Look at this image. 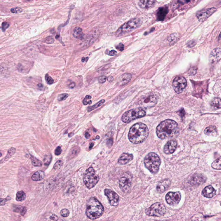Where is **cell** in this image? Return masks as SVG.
I'll use <instances>...</instances> for the list:
<instances>
[{"label": "cell", "instance_id": "cell-17", "mask_svg": "<svg viewBox=\"0 0 221 221\" xmlns=\"http://www.w3.org/2000/svg\"><path fill=\"white\" fill-rule=\"evenodd\" d=\"M171 181L169 179H164L158 182L156 190L158 192L161 193L166 191L170 186Z\"/></svg>", "mask_w": 221, "mask_h": 221}, {"label": "cell", "instance_id": "cell-15", "mask_svg": "<svg viewBox=\"0 0 221 221\" xmlns=\"http://www.w3.org/2000/svg\"><path fill=\"white\" fill-rule=\"evenodd\" d=\"M177 145V142L174 140L169 141L164 146V153L168 155L173 153L176 150Z\"/></svg>", "mask_w": 221, "mask_h": 221}, {"label": "cell", "instance_id": "cell-37", "mask_svg": "<svg viewBox=\"0 0 221 221\" xmlns=\"http://www.w3.org/2000/svg\"><path fill=\"white\" fill-rule=\"evenodd\" d=\"M11 199V197L10 196H7V198L5 199H2V198H0V206H2L5 205L7 201H10Z\"/></svg>", "mask_w": 221, "mask_h": 221}, {"label": "cell", "instance_id": "cell-38", "mask_svg": "<svg viewBox=\"0 0 221 221\" xmlns=\"http://www.w3.org/2000/svg\"><path fill=\"white\" fill-rule=\"evenodd\" d=\"M60 214H61V216H63V217H67L69 215L70 212L68 209H64L60 211Z\"/></svg>", "mask_w": 221, "mask_h": 221}, {"label": "cell", "instance_id": "cell-3", "mask_svg": "<svg viewBox=\"0 0 221 221\" xmlns=\"http://www.w3.org/2000/svg\"><path fill=\"white\" fill-rule=\"evenodd\" d=\"M104 208L103 205L97 199L92 197L88 202L86 209V215L92 220H96L100 217L103 213Z\"/></svg>", "mask_w": 221, "mask_h": 221}, {"label": "cell", "instance_id": "cell-43", "mask_svg": "<svg viewBox=\"0 0 221 221\" xmlns=\"http://www.w3.org/2000/svg\"><path fill=\"white\" fill-rule=\"evenodd\" d=\"M176 34H171L170 36H169V38H168V40L170 42H172V41L176 40Z\"/></svg>", "mask_w": 221, "mask_h": 221}, {"label": "cell", "instance_id": "cell-33", "mask_svg": "<svg viewBox=\"0 0 221 221\" xmlns=\"http://www.w3.org/2000/svg\"><path fill=\"white\" fill-rule=\"evenodd\" d=\"M212 167L213 169H215L220 170L221 166V158H217L215 161H213L212 164Z\"/></svg>", "mask_w": 221, "mask_h": 221}, {"label": "cell", "instance_id": "cell-44", "mask_svg": "<svg viewBox=\"0 0 221 221\" xmlns=\"http://www.w3.org/2000/svg\"><path fill=\"white\" fill-rule=\"evenodd\" d=\"M80 150L78 147H77L76 148H73L72 150L71 151V156H75L79 153V151L78 150Z\"/></svg>", "mask_w": 221, "mask_h": 221}, {"label": "cell", "instance_id": "cell-24", "mask_svg": "<svg viewBox=\"0 0 221 221\" xmlns=\"http://www.w3.org/2000/svg\"><path fill=\"white\" fill-rule=\"evenodd\" d=\"M12 209H13V211L19 213L22 216H24L27 211V209L25 207L20 205H13L12 206Z\"/></svg>", "mask_w": 221, "mask_h": 221}, {"label": "cell", "instance_id": "cell-30", "mask_svg": "<svg viewBox=\"0 0 221 221\" xmlns=\"http://www.w3.org/2000/svg\"><path fill=\"white\" fill-rule=\"evenodd\" d=\"M16 149H15V148H13V147H12V148H10V149H9L8 152H7V154L5 158H3L4 161H6L9 160L10 158L12 157V156L15 154V153H16Z\"/></svg>", "mask_w": 221, "mask_h": 221}, {"label": "cell", "instance_id": "cell-13", "mask_svg": "<svg viewBox=\"0 0 221 221\" xmlns=\"http://www.w3.org/2000/svg\"><path fill=\"white\" fill-rule=\"evenodd\" d=\"M216 10L215 7H212L200 10L196 13V16L199 21L203 22L216 12Z\"/></svg>", "mask_w": 221, "mask_h": 221}, {"label": "cell", "instance_id": "cell-2", "mask_svg": "<svg viewBox=\"0 0 221 221\" xmlns=\"http://www.w3.org/2000/svg\"><path fill=\"white\" fill-rule=\"evenodd\" d=\"M148 135L149 129L147 126L142 123H138L130 128L128 137L132 143L137 144L144 141Z\"/></svg>", "mask_w": 221, "mask_h": 221}, {"label": "cell", "instance_id": "cell-31", "mask_svg": "<svg viewBox=\"0 0 221 221\" xmlns=\"http://www.w3.org/2000/svg\"><path fill=\"white\" fill-rule=\"evenodd\" d=\"M105 103V100H101L98 102L96 104L92 106H89L87 108V110L88 111H91L92 110H94V109H96L97 108L99 107L100 106L103 105Z\"/></svg>", "mask_w": 221, "mask_h": 221}, {"label": "cell", "instance_id": "cell-49", "mask_svg": "<svg viewBox=\"0 0 221 221\" xmlns=\"http://www.w3.org/2000/svg\"><path fill=\"white\" fill-rule=\"evenodd\" d=\"M58 218L57 216L55 214H53L52 216L50 217V220L52 221H57L58 220Z\"/></svg>", "mask_w": 221, "mask_h": 221}, {"label": "cell", "instance_id": "cell-58", "mask_svg": "<svg viewBox=\"0 0 221 221\" xmlns=\"http://www.w3.org/2000/svg\"><path fill=\"white\" fill-rule=\"evenodd\" d=\"M2 155V153H1V151H0V157Z\"/></svg>", "mask_w": 221, "mask_h": 221}, {"label": "cell", "instance_id": "cell-46", "mask_svg": "<svg viewBox=\"0 0 221 221\" xmlns=\"http://www.w3.org/2000/svg\"><path fill=\"white\" fill-rule=\"evenodd\" d=\"M62 152L61 147L60 146H57L55 150V155L56 156L60 155Z\"/></svg>", "mask_w": 221, "mask_h": 221}, {"label": "cell", "instance_id": "cell-57", "mask_svg": "<svg viewBox=\"0 0 221 221\" xmlns=\"http://www.w3.org/2000/svg\"><path fill=\"white\" fill-rule=\"evenodd\" d=\"M93 145H94V143H92L91 144H90L91 146L90 147H89V148H90V149H91V148H92V146H93Z\"/></svg>", "mask_w": 221, "mask_h": 221}, {"label": "cell", "instance_id": "cell-7", "mask_svg": "<svg viewBox=\"0 0 221 221\" xmlns=\"http://www.w3.org/2000/svg\"><path fill=\"white\" fill-rule=\"evenodd\" d=\"M145 110L142 108L131 109L125 112L122 116V121L127 123L136 119L142 118L146 115Z\"/></svg>", "mask_w": 221, "mask_h": 221}, {"label": "cell", "instance_id": "cell-48", "mask_svg": "<svg viewBox=\"0 0 221 221\" xmlns=\"http://www.w3.org/2000/svg\"><path fill=\"white\" fill-rule=\"evenodd\" d=\"M116 48L117 49L122 52L124 49V45L122 43H120L119 44L116 46Z\"/></svg>", "mask_w": 221, "mask_h": 221}, {"label": "cell", "instance_id": "cell-41", "mask_svg": "<svg viewBox=\"0 0 221 221\" xmlns=\"http://www.w3.org/2000/svg\"><path fill=\"white\" fill-rule=\"evenodd\" d=\"M23 10L20 7H15L11 9V12L14 14H19L22 12Z\"/></svg>", "mask_w": 221, "mask_h": 221}, {"label": "cell", "instance_id": "cell-21", "mask_svg": "<svg viewBox=\"0 0 221 221\" xmlns=\"http://www.w3.org/2000/svg\"><path fill=\"white\" fill-rule=\"evenodd\" d=\"M155 4V0H140L139 5L142 9H148L153 7Z\"/></svg>", "mask_w": 221, "mask_h": 221}, {"label": "cell", "instance_id": "cell-47", "mask_svg": "<svg viewBox=\"0 0 221 221\" xmlns=\"http://www.w3.org/2000/svg\"><path fill=\"white\" fill-rule=\"evenodd\" d=\"M106 79L107 77L106 76H100L99 77V79H98V81H99L100 83L103 84V83H104L106 81Z\"/></svg>", "mask_w": 221, "mask_h": 221}, {"label": "cell", "instance_id": "cell-39", "mask_svg": "<svg viewBox=\"0 0 221 221\" xmlns=\"http://www.w3.org/2000/svg\"><path fill=\"white\" fill-rule=\"evenodd\" d=\"M68 97V95L66 93H63V94H60L58 96L57 100L59 101L65 100Z\"/></svg>", "mask_w": 221, "mask_h": 221}, {"label": "cell", "instance_id": "cell-54", "mask_svg": "<svg viewBox=\"0 0 221 221\" xmlns=\"http://www.w3.org/2000/svg\"><path fill=\"white\" fill-rule=\"evenodd\" d=\"M75 86V83H74V82H72V83H71L69 85V87L70 88L72 89L73 88H74Z\"/></svg>", "mask_w": 221, "mask_h": 221}, {"label": "cell", "instance_id": "cell-56", "mask_svg": "<svg viewBox=\"0 0 221 221\" xmlns=\"http://www.w3.org/2000/svg\"><path fill=\"white\" fill-rule=\"evenodd\" d=\"M88 57H87V58H85V57H83L82 59V61L83 62H84L85 61H87V60H86V59H87Z\"/></svg>", "mask_w": 221, "mask_h": 221}, {"label": "cell", "instance_id": "cell-55", "mask_svg": "<svg viewBox=\"0 0 221 221\" xmlns=\"http://www.w3.org/2000/svg\"><path fill=\"white\" fill-rule=\"evenodd\" d=\"M85 136L86 138L87 139H89L90 137V135L88 133H87V132H86Z\"/></svg>", "mask_w": 221, "mask_h": 221}, {"label": "cell", "instance_id": "cell-6", "mask_svg": "<svg viewBox=\"0 0 221 221\" xmlns=\"http://www.w3.org/2000/svg\"><path fill=\"white\" fill-rule=\"evenodd\" d=\"M141 24V21L139 18L133 19L122 25L117 31L116 34L120 36L130 33L139 27Z\"/></svg>", "mask_w": 221, "mask_h": 221}, {"label": "cell", "instance_id": "cell-9", "mask_svg": "<svg viewBox=\"0 0 221 221\" xmlns=\"http://www.w3.org/2000/svg\"><path fill=\"white\" fill-rule=\"evenodd\" d=\"M132 176L129 173H125L119 180L120 188L123 192L127 193L130 191L131 187Z\"/></svg>", "mask_w": 221, "mask_h": 221}, {"label": "cell", "instance_id": "cell-22", "mask_svg": "<svg viewBox=\"0 0 221 221\" xmlns=\"http://www.w3.org/2000/svg\"><path fill=\"white\" fill-rule=\"evenodd\" d=\"M169 12V9L166 7H160L157 13V19L158 21H163Z\"/></svg>", "mask_w": 221, "mask_h": 221}, {"label": "cell", "instance_id": "cell-26", "mask_svg": "<svg viewBox=\"0 0 221 221\" xmlns=\"http://www.w3.org/2000/svg\"><path fill=\"white\" fill-rule=\"evenodd\" d=\"M44 172L43 171H39L33 174L32 177V179L34 181H40L44 178Z\"/></svg>", "mask_w": 221, "mask_h": 221}, {"label": "cell", "instance_id": "cell-53", "mask_svg": "<svg viewBox=\"0 0 221 221\" xmlns=\"http://www.w3.org/2000/svg\"><path fill=\"white\" fill-rule=\"evenodd\" d=\"M107 79L108 81L109 82H112V81H113V80H114L113 76H108V77L107 78Z\"/></svg>", "mask_w": 221, "mask_h": 221}, {"label": "cell", "instance_id": "cell-18", "mask_svg": "<svg viewBox=\"0 0 221 221\" xmlns=\"http://www.w3.org/2000/svg\"><path fill=\"white\" fill-rule=\"evenodd\" d=\"M220 48H216L213 50L210 53L209 57V60L211 63H215L218 62L221 58Z\"/></svg>", "mask_w": 221, "mask_h": 221}, {"label": "cell", "instance_id": "cell-5", "mask_svg": "<svg viewBox=\"0 0 221 221\" xmlns=\"http://www.w3.org/2000/svg\"><path fill=\"white\" fill-rule=\"evenodd\" d=\"M99 180L100 177L96 174L95 170L92 167H89L86 170L83 181L88 188L91 189L95 187Z\"/></svg>", "mask_w": 221, "mask_h": 221}, {"label": "cell", "instance_id": "cell-14", "mask_svg": "<svg viewBox=\"0 0 221 221\" xmlns=\"http://www.w3.org/2000/svg\"><path fill=\"white\" fill-rule=\"evenodd\" d=\"M105 193L109 200L110 205L117 206L119 202V197L115 192L108 189L105 190Z\"/></svg>", "mask_w": 221, "mask_h": 221}, {"label": "cell", "instance_id": "cell-19", "mask_svg": "<svg viewBox=\"0 0 221 221\" xmlns=\"http://www.w3.org/2000/svg\"><path fill=\"white\" fill-rule=\"evenodd\" d=\"M202 194L203 196L206 198H212L216 195V190L212 186H208L203 190Z\"/></svg>", "mask_w": 221, "mask_h": 221}, {"label": "cell", "instance_id": "cell-27", "mask_svg": "<svg viewBox=\"0 0 221 221\" xmlns=\"http://www.w3.org/2000/svg\"><path fill=\"white\" fill-rule=\"evenodd\" d=\"M211 105L215 109L221 108V100L220 98H215L212 101Z\"/></svg>", "mask_w": 221, "mask_h": 221}, {"label": "cell", "instance_id": "cell-12", "mask_svg": "<svg viewBox=\"0 0 221 221\" xmlns=\"http://www.w3.org/2000/svg\"><path fill=\"white\" fill-rule=\"evenodd\" d=\"M157 101V99L155 95L149 94L146 95L142 98L139 102V104L141 106L143 107H149L155 105Z\"/></svg>", "mask_w": 221, "mask_h": 221}, {"label": "cell", "instance_id": "cell-1", "mask_svg": "<svg viewBox=\"0 0 221 221\" xmlns=\"http://www.w3.org/2000/svg\"><path fill=\"white\" fill-rule=\"evenodd\" d=\"M179 134L178 124L175 121L168 119L160 123L156 128V134L161 139L176 137Z\"/></svg>", "mask_w": 221, "mask_h": 221}, {"label": "cell", "instance_id": "cell-28", "mask_svg": "<svg viewBox=\"0 0 221 221\" xmlns=\"http://www.w3.org/2000/svg\"><path fill=\"white\" fill-rule=\"evenodd\" d=\"M73 36L75 38H81L83 36L82 29L79 27H76L73 30Z\"/></svg>", "mask_w": 221, "mask_h": 221}, {"label": "cell", "instance_id": "cell-4", "mask_svg": "<svg viewBox=\"0 0 221 221\" xmlns=\"http://www.w3.org/2000/svg\"><path fill=\"white\" fill-rule=\"evenodd\" d=\"M144 162L145 167L152 173H157L159 171L161 163V159L156 153H148L144 158Z\"/></svg>", "mask_w": 221, "mask_h": 221}, {"label": "cell", "instance_id": "cell-40", "mask_svg": "<svg viewBox=\"0 0 221 221\" xmlns=\"http://www.w3.org/2000/svg\"><path fill=\"white\" fill-rule=\"evenodd\" d=\"M45 80H46V82H47V84H49L51 85L54 83V80L49 76L48 74H46L45 75Z\"/></svg>", "mask_w": 221, "mask_h": 221}, {"label": "cell", "instance_id": "cell-35", "mask_svg": "<svg viewBox=\"0 0 221 221\" xmlns=\"http://www.w3.org/2000/svg\"><path fill=\"white\" fill-rule=\"evenodd\" d=\"M91 96L87 95L86 96L85 98L83 100V103L84 105H91L92 104V101L91 100Z\"/></svg>", "mask_w": 221, "mask_h": 221}, {"label": "cell", "instance_id": "cell-34", "mask_svg": "<svg viewBox=\"0 0 221 221\" xmlns=\"http://www.w3.org/2000/svg\"><path fill=\"white\" fill-rule=\"evenodd\" d=\"M52 156L45 155L44 158V165L46 166H49L52 161Z\"/></svg>", "mask_w": 221, "mask_h": 221}, {"label": "cell", "instance_id": "cell-50", "mask_svg": "<svg viewBox=\"0 0 221 221\" xmlns=\"http://www.w3.org/2000/svg\"><path fill=\"white\" fill-rule=\"evenodd\" d=\"M117 52H116V51L113 50L109 51V52H108V53H106L108 55L112 56L116 55L117 54Z\"/></svg>", "mask_w": 221, "mask_h": 221}, {"label": "cell", "instance_id": "cell-20", "mask_svg": "<svg viewBox=\"0 0 221 221\" xmlns=\"http://www.w3.org/2000/svg\"><path fill=\"white\" fill-rule=\"evenodd\" d=\"M134 156L131 154L124 153L118 160V163L121 165H125L133 160Z\"/></svg>", "mask_w": 221, "mask_h": 221}, {"label": "cell", "instance_id": "cell-29", "mask_svg": "<svg viewBox=\"0 0 221 221\" xmlns=\"http://www.w3.org/2000/svg\"><path fill=\"white\" fill-rule=\"evenodd\" d=\"M26 197V194L23 191H19L17 192L16 194V201L20 202L25 200Z\"/></svg>", "mask_w": 221, "mask_h": 221}, {"label": "cell", "instance_id": "cell-25", "mask_svg": "<svg viewBox=\"0 0 221 221\" xmlns=\"http://www.w3.org/2000/svg\"><path fill=\"white\" fill-rule=\"evenodd\" d=\"M204 133L208 136H216L217 135V128L215 126H210L206 128Z\"/></svg>", "mask_w": 221, "mask_h": 221}, {"label": "cell", "instance_id": "cell-51", "mask_svg": "<svg viewBox=\"0 0 221 221\" xmlns=\"http://www.w3.org/2000/svg\"><path fill=\"white\" fill-rule=\"evenodd\" d=\"M195 44H196V42H195V41H194L192 40L190 41H189V42L188 43V45L189 47H192V46H194Z\"/></svg>", "mask_w": 221, "mask_h": 221}, {"label": "cell", "instance_id": "cell-11", "mask_svg": "<svg viewBox=\"0 0 221 221\" xmlns=\"http://www.w3.org/2000/svg\"><path fill=\"white\" fill-rule=\"evenodd\" d=\"M181 194L180 192H170L166 194V200L169 204L175 206L178 204L181 201Z\"/></svg>", "mask_w": 221, "mask_h": 221}, {"label": "cell", "instance_id": "cell-8", "mask_svg": "<svg viewBox=\"0 0 221 221\" xmlns=\"http://www.w3.org/2000/svg\"><path fill=\"white\" fill-rule=\"evenodd\" d=\"M166 211V207L163 204L156 203L146 209L145 213L147 216L160 217L165 215Z\"/></svg>", "mask_w": 221, "mask_h": 221}, {"label": "cell", "instance_id": "cell-52", "mask_svg": "<svg viewBox=\"0 0 221 221\" xmlns=\"http://www.w3.org/2000/svg\"><path fill=\"white\" fill-rule=\"evenodd\" d=\"M191 0H179V2L182 4H186L190 2Z\"/></svg>", "mask_w": 221, "mask_h": 221}, {"label": "cell", "instance_id": "cell-10", "mask_svg": "<svg viewBox=\"0 0 221 221\" xmlns=\"http://www.w3.org/2000/svg\"><path fill=\"white\" fill-rule=\"evenodd\" d=\"M173 87L177 94L183 92L187 86V81L183 76H177L174 78L172 83Z\"/></svg>", "mask_w": 221, "mask_h": 221}, {"label": "cell", "instance_id": "cell-45", "mask_svg": "<svg viewBox=\"0 0 221 221\" xmlns=\"http://www.w3.org/2000/svg\"><path fill=\"white\" fill-rule=\"evenodd\" d=\"M9 23L7 22H4L3 23L2 25V29L3 31L4 32L7 28L9 27Z\"/></svg>", "mask_w": 221, "mask_h": 221}, {"label": "cell", "instance_id": "cell-36", "mask_svg": "<svg viewBox=\"0 0 221 221\" xmlns=\"http://www.w3.org/2000/svg\"><path fill=\"white\" fill-rule=\"evenodd\" d=\"M63 163L62 161L61 160H58V161H57L56 163L55 164L54 166L53 169L55 170L59 169H60L63 166Z\"/></svg>", "mask_w": 221, "mask_h": 221}, {"label": "cell", "instance_id": "cell-32", "mask_svg": "<svg viewBox=\"0 0 221 221\" xmlns=\"http://www.w3.org/2000/svg\"><path fill=\"white\" fill-rule=\"evenodd\" d=\"M30 159L32 161V164L34 166H41L42 165V163L41 161L39 160L38 159L36 158L33 156H30Z\"/></svg>", "mask_w": 221, "mask_h": 221}, {"label": "cell", "instance_id": "cell-42", "mask_svg": "<svg viewBox=\"0 0 221 221\" xmlns=\"http://www.w3.org/2000/svg\"><path fill=\"white\" fill-rule=\"evenodd\" d=\"M45 42L48 44H52L54 42V39L52 36H49L45 39Z\"/></svg>", "mask_w": 221, "mask_h": 221}, {"label": "cell", "instance_id": "cell-16", "mask_svg": "<svg viewBox=\"0 0 221 221\" xmlns=\"http://www.w3.org/2000/svg\"><path fill=\"white\" fill-rule=\"evenodd\" d=\"M206 178L201 174H195L193 175L190 181L191 185L193 186H198L203 184L206 181Z\"/></svg>", "mask_w": 221, "mask_h": 221}, {"label": "cell", "instance_id": "cell-23", "mask_svg": "<svg viewBox=\"0 0 221 221\" xmlns=\"http://www.w3.org/2000/svg\"><path fill=\"white\" fill-rule=\"evenodd\" d=\"M132 75L130 73H125L121 76L118 81L119 85L124 86L128 84L131 81Z\"/></svg>", "mask_w": 221, "mask_h": 221}]
</instances>
